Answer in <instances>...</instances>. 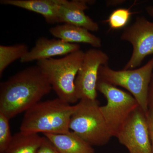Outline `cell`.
I'll use <instances>...</instances> for the list:
<instances>
[{
  "instance_id": "obj_17",
  "label": "cell",
  "mask_w": 153,
  "mask_h": 153,
  "mask_svg": "<svg viewBox=\"0 0 153 153\" xmlns=\"http://www.w3.org/2000/svg\"><path fill=\"white\" fill-rule=\"evenodd\" d=\"M132 14L129 9H117L113 11L105 22L111 30H120L127 25Z\"/></svg>"
},
{
  "instance_id": "obj_20",
  "label": "cell",
  "mask_w": 153,
  "mask_h": 153,
  "mask_svg": "<svg viewBox=\"0 0 153 153\" xmlns=\"http://www.w3.org/2000/svg\"><path fill=\"white\" fill-rule=\"evenodd\" d=\"M147 119L151 144H152V153H153V107H149L147 112L146 113Z\"/></svg>"
},
{
  "instance_id": "obj_23",
  "label": "cell",
  "mask_w": 153,
  "mask_h": 153,
  "mask_svg": "<svg viewBox=\"0 0 153 153\" xmlns=\"http://www.w3.org/2000/svg\"><path fill=\"white\" fill-rule=\"evenodd\" d=\"M146 13L153 19V6H149L146 9Z\"/></svg>"
},
{
  "instance_id": "obj_3",
  "label": "cell",
  "mask_w": 153,
  "mask_h": 153,
  "mask_svg": "<svg viewBox=\"0 0 153 153\" xmlns=\"http://www.w3.org/2000/svg\"><path fill=\"white\" fill-rule=\"evenodd\" d=\"M85 52L79 49L58 59L37 61L47 75L58 98L74 104L79 101L75 92V79L84 58Z\"/></svg>"
},
{
  "instance_id": "obj_7",
  "label": "cell",
  "mask_w": 153,
  "mask_h": 153,
  "mask_svg": "<svg viewBox=\"0 0 153 153\" xmlns=\"http://www.w3.org/2000/svg\"><path fill=\"white\" fill-rule=\"evenodd\" d=\"M121 40L127 41L133 47L131 57L124 69L136 68L148 55H153V22L143 16H138L124 30Z\"/></svg>"
},
{
  "instance_id": "obj_8",
  "label": "cell",
  "mask_w": 153,
  "mask_h": 153,
  "mask_svg": "<svg viewBox=\"0 0 153 153\" xmlns=\"http://www.w3.org/2000/svg\"><path fill=\"white\" fill-rule=\"evenodd\" d=\"M109 57L102 50L93 48L85 52L84 58L79 68L75 84L77 99L97 100V84L100 66L107 65Z\"/></svg>"
},
{
  "instance_id": "obj_11",
  "label": "cell",
  "mask_w": 153,
  "mask_h": 153,
  "mask_svg": "<svg viewBox=\"0 0 153 153\" xmlns=\"http://www.w3.org/2000/svg\"><path fill=\"white\" fill-rule=\"evenodd\" d=\"M80 49L78 44H70L59 39H49L41 37L36 41L35 46L29 50L20 61L28 63L46 60L55 56L68 55Z\"/></svg>"
},
{
  "instance_id": "obj_16",
  "label": "cell",
  "mask_w": 153,
  "mask_h": 153,
  "mask_svg": "<svg viewBox=\"0 0 153 153\" xmlns=\"http://www.w3.org/2000/svg\"><path fill=\"white\" fill-rule=\"evenodd\" d=\"M28 46L25 44H18L11 46H0V76L11 63L22 57L29 52Z\"/></svg>"
},
{
  "instance_id": "obj_1",
  "label": "cell",
  "mask_w": 153,
  "mask_h": 153,
  "mask_svg": "<svg viewBox=\"0 0 153 153\" xmlns=\"http://www.w3.org/2000/svg\"><path fill=\"white\" fill-rule=\"evenodd\" d=\"M52 89L38 65L23 69L1 82L0 112L11 119L41 101Z\"/></svg>"
},
{
  "instance_id": "obj_15",
  "label": "cell",
  "mask_w": 153,
  "mask_h": 153,
  "mask_svg": "<svg viewBox=\"0 0 153 153\" xmlns=\"http://www.w3.org/2000/svg\"><path fill=\"white\" fill-rule=\"evenodd\" d=\"M42 138L38 134L20 131L13 135L10 143L3 153H36Z\"/></svg>"
},
{
  "instance_id": "obj_18",
  "label": "cell",
  "mask_w": 153,
  "mask_h": 153,
  "mask_svg": "<svg viewBox=\"0 0 153 153\" xmlns=\"http://www.w3.org/2000/svg\"><path fill=\"white\" fill-rule=\"evenodd\" d=\"M10 119L0 112V153H3L10 144L13 135L11 134Z\"/></svg>"
},
{
  "instance_id": "obj_9",
  "label": "cell",
  "mask_w": 153,
  "mask_h": 153,
  "mask_svg": "<svg viewBox=\"0 0 153 153\" xmlns=\"http://www.w3.org/2000/svg\"><path fill=\"white\" fill-rule=\"evenodd\" d=\"M116 137L129 153H152L146 115L140 106L132 113Z\"/></svg>"
},
{
  "instance_id": "obj_13",
  "label": "cell",
  "mask_w": 153,
  "mask_h": 153,
  "mask_svg": "<svg viewBox=\"0 0 153 153\" xmlns=\"http://www.w3.org/2000/svg\"><path fill=\"white\" fill-rule=\"evenodd\" d=\"M49 33L57 39L70 44L84 43L95 48L102 46L101 39L84 28L69 24H64L52 27Z\"/></svg>"
},
{
  "instance_id": "obj_10",
  "label": "cell",
  "mask_w": 153,
  "mask_h": 153,
  "mask_svg": "<svg viewBox=\"0 0 153 153\" xmlns=\"http://www.w3.org/2000/svg\"><path fill=\"white\" fill-rule=\"evenodd\" d=\"M94 1L63 0L58 10L59 23L69 24L86 29L91 32H97L99 27L97 23L85 14Z\"/></svg>"
},
{
  "instance_id": "obj_6",
  "label": "cell",
  "mask_w": 153,
  "mask_h": 153,
  "mask_svg": "<svg viewBox=\"0 0 153 153\" xmlns=\"http://www.w3.org/2000/svg\"><path fill=\"white\" fill-rule=\"evenodd\" d=\"M97 90L106 98V104L100 109L111 136L116 137L139 105L131 94L106 82L98 80Z\"/></svg>"
},
{
  "instance_id": "obj_5",
  "label": "cell",
  "mask_w": 153,
  "mask_h": 153,
  "mask_svg": "<svg viewBox=\"0 0 153 153\" xmlns=\"http://www.w3.org/2000/svg\"><path fill=\"white\" fill-rule=\"evenodd\" d=\"M153 72V57L142 67L115 70L107 65L100 66L98 80L124 88L135 98L140 108L146 113L149 110L148 93Z\"/></svg>"
},
{
  "instance_id": "obj_14",
  "label": "cell",
  "mask_w": 153,
  "mask_h": 153,
  "mask_svg": "<svg viewBox=\"0 0 153 153\" xmlns=\"http://www.w3.org/2000/svg\"><path fill=\"white\" fill-rule=\"evenodd\" d=\"M44 135L51 141L60 153H95L93 146L74 132Z\"/></svg>"
},
{
  "instance_id": "obj_22",
  "label": "cell",
  "mask_w": 153,
  "mask_h": 153,
  "mask_svg": "<svg viewBox=\"0 0 153 153\" xmlns=\"http://www.w3.org/2000/svg\"><path fill=\"white\" fill-rule=\"evenodd\" d=\"M125 1L122 0H113V1H108L106 2V5L108 6H116L121 4L125 2Z\"/></svg>"
},
{
  "instance_id": "obj_21",
  "label": "cell",
  "mask_w": 153,
  "mask_h": 153,
  "mask_svg": "<svg viewBox=\"0 0 153 153\" xmlns=\"http://www.w3.org/2000/svg\"><path fill=\"white\" fill-rule=\"evenodd\" d=\"M148 104L149 107H153V72L152 75L148 93Z\"/></svg>"
},
{
  "instance_id": "obj_2",
  "label": "cell",
  "mask_w": 153,
  "mask_h": 153,
  "mask_svg": "<svg viewBox=\"0 0 153 153\" xmlns=\"http://www.w3.org/2000/svg\"><path fill=\"white\" fill-rule=\"evenodd\" d=\"M76 105L58 98L40 101L25 111L20 131L30 133L64 134L69 131V123Z\"/></svg>"
},
{
  "instance_id": "obj_4",
  "label": "cell",
  "mask_w": 153,
  "mask_h": 153,
  "mask_svg": "<svg viewBox=\"0 0 153 153\" xmlns=\"http://www.w3.org/2000/svg\"><path fill=\"white\" fill-rule=\"evenodd\" d=\"M97 100H80L71 116L69 129L91 146L107 144L112 137Z\"/></svg>"
},
{
  "instance_id": "obj_12",
  "label": "cell",
  "mask_w": 153,
  "mask_h": 153,
  "mask_svg": "<svg viewBox=\"0 0 153 153\" xmlns=\"http://www.w3.org/2000/svg\"><path fill=\"white\" fill-rule=\"evenodd\" d=\"M63 0H1L5 5L18 7L40 14L47 23H59L58 10Z\"/></svg>"
},
{
  "instance_id": "obj_19",
  "label": "cell",
  "mask_w": 153,
  "mask_h": 153,
  "mask_svg": "<svg viewBox=\"0 0 153 153\" xmlns=\"http://www.w3.org/2000/svg\"><path fill=\"white\" fill-rule=\"evenodd\" d=\"M36 153H60L50 140L43 137L42 142Z\"/></svg>"
}]
</instances>
